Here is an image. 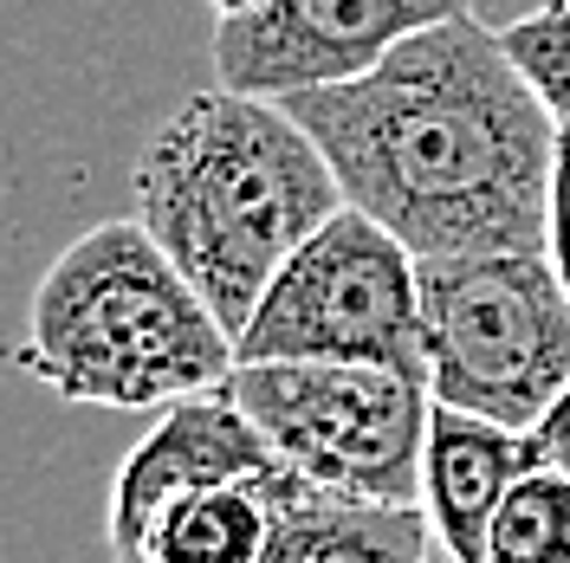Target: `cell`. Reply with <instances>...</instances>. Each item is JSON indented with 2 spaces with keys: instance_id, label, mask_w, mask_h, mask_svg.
<instances>
[{
  "instance_id": "cell-1",
  "label": "cell",
  "mask_w": 570,
  "mask_h": 563,
  "mask_svg": "<svg viewBox=\"0 0 570 563\" xmlns=\"http://www.w3.org/2000/svg\"><path fill=\"white\" fill-rule=\"evenodd\" d=\"M285 105L324 142L344 201L402 234L415 259L544 247L558 117L480 13L422 27L370 71Z\"/></svg>"
},
{
  "instance_id": "cell-2",
  "label": "cell",
  "mask_w": 570,
  "mask_h": 563,
  "mask_svg": "<svg viewBox=\"0 0 570 563\" xmlns=\"http://www.w3.org/2000/svg\"><path fill=\"white\" fill-rule=\"evenodd\" d=\"M130 208L240 344L279 266L344 208V181L285 98L214 78L142 137Z\"/></svg>"
},
{
  "instance_id": "cell-3",
  "label": "cell",
  "mask_w": 570,
  "mask_h": 563,
  "mask_svg": "<svg viewBox=\"0 0 570 563\" xmlns=\"http://www.w3.org/2000/svg\"><path fill=\"white\" fill-rule=\"evenodd\" d=\"M13 363L78 408H169L227 383L240 344L130 214L85 227L39 273Z\"/></svg>"
},
{
  "instance_id": "cell-4",
  "label": "cell",
  "mask_w": 570,
  "mask_h": 563,
  "mask_svg": "<svg viewBox=\"0 0 570 563\" xmlns=\"http://www.w3.org/2000/svg\"><path fill=\"white\" fill-rule=\"evenodd\" d=\"M422 344L434 402L532 434L570 388V285L544 247L422 259Z\"/></svg>"
},
{
  "instance_id": "cell-5",
  "label": "cell",
  "mask_w": 570,
  "mask_h": 563,
  "mask_svg": "<svg viewBox=\"0 0 570 563\" xmlns=\"http://www.w3.org/2000/svg\"><path fill=\"white\" fill-rule=\"evenodd\" d=\"M227 395L247 408L285 473L376 505H422L434 388L376 363H234Z\"/></svg>"
},
{
  "instance_id": "cell-6",
  "label": "cell",
  "mask_w": 570,
  "mask_h": 563,
  "mask_svg": "<svg viewBox=\"0 0 570 563\" xmlns=\"http://www.w3.org/2000/svg\"><path fill=\"white\" fill-rule=\"evenodd\" d=\"M376 363L428 383L422 259L376 214L344 208L279 266L240 330V363Z\"/></svg>"
},
{
  "instance_id": "cell-7",
  "label": "cell",
  "mask_w": 570,
  "mask_h": 563,
  "mask_svg": "<svg viewBox=\"0 0 570 563\" xmlns=\"http://www.w3.org/2000/svg\"><path fill=\"white\" fill-rule=\"evenodd\" d=\"M473 13V0H266L247 20H214V78L253 98H292L370 71L422 27Z\"/></svg>"
},
{
  "instance_id": "cell-8",
  "label": "cell",
  "mask_w": 570,
  "mask_h": 563,
  "mask_svg": "<svg viewBox=\"0 0 570 563\" xmlns=\"http://www.w3.org/2000/svg\"><path fill=\"white\" fill-rule=\"evenodd\" d=\"M247 473H285V466L266 447V434L247 422V408L227 395V383L169 402L156 415V427L124 454L117 480H110V498H105L110 563H137L149 525L181 493L220 486V480H247Z\"/></svg>"
},
{
  "instance_id": "cell-9",
  "label": "cell",
  "mask_w": 570,
  "mask_h": 563,
  "mask_svg": "<svg viewBox=\"0 0 570 563\" xmlns=\"http://www.w3.org/2000/svg\"><path fill=\"white\" fill-rule=\"evenodd\" d=\"M538 466L532 434L487 415H466L454 402H434L422 460V512L434 525V544L448 563H487V531H493L505 493L519 473Z\"/></svg>"
},
{
  "instance_id": "cell-10",
  "label": "cell",
  "mask_w": 570,
  "mask_h": 563,
  "mask_svg": "<svg viewBox=\"0 0 570 563\" xmlns=\"http://www.w3.org/2000/svg\"><path fill=\"white\" fill-rule=\"evenodd\" d=\"M434 551L441 544L422 505L344 498L292 473L279 486V518L259 563H428Z\"/></svg>"
},
{
  "instance_id": "cell-11",
  "label": "cell",
  "mask_w": 570,
  "mask_h": 563,
  "mask_svg": "<svg viewBox=\"0 0 570 563\" xmlns=\"http://www.w3.org/2000/svg\"><path fill=\"white\" fill-rule=\"evenodd\" d=\"M292 473H247L181 493L142 537L137 563H259L279 518V486Z\"/></svg>"
},
{
  "instance_id": "cell-12",
  "label": "cell",
  "mask_w": 570,
  "mask_h": 563,
  "mask_svg": "<svg viewBox=\"0 0 570 563\" xmlns=\"http://www.w3.org/2000/svg\"><path fill=\"white\" fill-rule=\"evenodd\" d=\"M487 563H570V473L558 466L519 473L487 531Z\"/></svg>"
},
{
  "instance_id": "cell-13",
  "label": "cell",
  "mask_w": 570,
  "mask_h": 563,
  "mask_svg": "<svg viewBox=\"0 0 570 563\" xmlns=\"http://www.w3.org/2000/svg\"><path fill=\"white\" fill-rule=\"evenodd\" d=\"M512 59L525 66V78L538 85V98L551 105L558 130H570V0H538L532 13L499 27Z\"/></svg>"
},
{
  "instance_id": "cell-14",
  "label": "cell",
  "mask_w": 570,
  "mask_h": 563,
  "mask_svg": "<svg viewBox=\"0 0 570 563\" xmlns=\"http://www.w3.org/2000/svg\"><path fill=\"white\" fill-rule=\"evenodd\" d=\"M544 253L570 285V130H558V169H551V220H544Z\"/></svg>"
},
{
  "instance_id": "cell-15",
  "label": "cell",
  "mask_w": 570,
  "mask_h": 563,
  "mask_svg": "<svg viewBox=\"0 0 570 563\" xmlns=\"http://www.w3.org/2000/svg\"><path fill=\"white\" fill-rule=\"evenodd\" d=\"M532 454H538V466H558V473H570V388L538 415V427H532Z\"/></svg>"
},
{
  "instance_id": "cell-16",
  "label": "cell",
  "mask_w": 570,
  "mask_h": 563,
  "mask_svg": "<svg viewBox=\"0 0 570 563\" xmlns=\"http://www.w3.org/2000/svg\"><path fill=\"white\" fill-rule=\"evenodd\" d=\"M253 7H266V0H208V13H214V20H247Z\"/></svg>"
}]
</instances>
